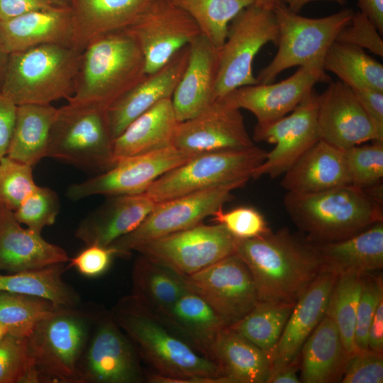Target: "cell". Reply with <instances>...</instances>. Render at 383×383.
<instances>
[{"mask_svg": "<svg viewBox=\"0 0 383 383\" xmlns=\"http://www.w3.org/2000/svg\"><path fill=\"white\" fill-rule=\"evenodd\" d=\"M294 306L258 301L250 311L228 328L258 347L271 362Z\"/></svg>", "mask_w": 383, "mask_h": 383, "instance_id": "38", "label": "cell"}, {"mask_svg": "<svg viewBox=\"0 0 383 383\" xmlns=\"http://www.w3.org/2000/svg\"><path fill=\"white\" fill-rule=\"evenodd\" d=\"M70 7L52 6L0 21V40L9 53L45 44L73 46Z\"/></svg>", "mask_w": 383, "mask_h": 383, "instance_id": "26", "label": "cell"}, {"mask_svg": "<svg viewBox=\"0 0 383 383\" xmlns=\"http://www.w3.org/2000/svg\"><path fill=\"white\" fill-rule=\"evenodd\" d=\"M363 274L355 271L338 274L326 312L335 321L350 355L355 352V330Z\"/></svg>", "mask_w": 383, "mask_h": 383, "instance_id": "39", "label": "cell"}, {"mask_svg": "<svg viewBox=\"0 0 383 383\" xmlns=\"http://www.w3.org/2000/svg\"><path fill=\"white\" fill-rule=\"evenodd\" d=\"M238 240L221 224L201 223L150 241L135 251L179 274L189 275L235 254Z\"/></svg>", "mask_w": 383, "mask_h": 383, "instance_id": "12", "label": "cell"}, {"mask_svg": "<svg viewBox=\"0 0 383 383\" xmlns=\"http://www.w3.org/2000/svg\"><path fill=\"white\" fill-rule=\"evenodd\" d=\"M57 309L43 298L0 291V323L10 335L28 337L38 321Z\"/></svg>", "mask_w": 383, "mask_h": 383, "instance_id": "41", "label": "cell"}, {"mask_svg": "<svg viewBox=\"0 0 383 383\" xmlns=\"http://www.w3.org/2000/svg\"><path fill=\"white\" fill-rule=\"evenodd\" d=\"M252 1L253 4L258 5L260 6L272 9L273 10L274 8L280 2L283 1V0H250Z\"/></svg>", "mask_w": 383, "mask_h": 383, "instance_id": "59", "label": "cell"}, {"mask_svg": "<svg viewBox=\"0 0 383 383\" xmlns=\"http://www.w3.org/2000/svg\"><path fill=\"white\" fill-rule=\"evenodd\" d=\"M138 356L111 312L101 311L79 365L81 383L143 382Z\"/></svg>", "mask_w": 383, "mask_h": 383, "instance_id": "13", "label": "cell"}, {"mask_svg": "<svg viewBox=\"0 0 383 383\" xmlns=\"http://www.w3.org/2000/svg\"><path fill=\"white\" fill-rule=\"evenodd\" d=\"M138 354L155 374L151 383H229L218 365L174 333L132 295L110 311Z\"/></svg>", "mask_w": 383, "mask_h": 383, "instance_id": "1", "label": "cell"}, {"mask_svg": "<svg viewBox=\"0 0 383 383\" xmlns=\"http://www.w3.org/2000/svg\"><path fill=\"white\" fill-rule=\"evenodd\" d=\"M17 105L0 93V159L6 155L16 118Z\"/></svg>", "mask_w": 383, "mask_h": 383, "instance_id": "52", "label": "cell"}, {"mask_svg": "<svg viewBox=\"0 0 383 383\" xmlns=\"http://www.w3.org/2000/svg\"><path fill=\"white\" fill-rule=\"evenodd\" d=\"M278 35L272 9L252 4L234 17L219 50L213 101L238 87L257 84L252 73L253 60L265 45L270 42L277 45Z\"/></svg>", "mask_w": 383, "mask_h": 383, "instance_id": "10", "label": "cell"}, {"mask_svg": "<svg viewBox=\"0 0 383 383\" xmlns=\"http://www.w3.org/2000/svg\"><path fill=\"white\" fill-rule=\"evenodd\" d=\"M179 275L186 287L204 299L228 327L259 301L250 270L235 253L192 274Z\"/></svg>", "mask_w": 383, "mask_h": 383, "instance_id": "15", "label": "cell"}, {"mask_svg": "<svg viewBox=\"0 0 383 383\" xmlns=\"http://www.w3.org/2000/svg\"><path fill=\"white\" fill-rule=\"evenodd\" d=\"M335 41L369 50L382 58V35L372 21L360 11H355L350 23L338 34Z\"/></svg>", "mask_w": 383, "mask_h": 383, "instance_id": "48", "label": "cell"}, {"mask_svg": "<svg viewBox=\"0 0 383 383\" xmlns=\"http://www.w3.org/2000/svg\"><path fill=\"white\" fill-rule=\"evenodd\" d=\"M79 223L75 237L85 245L109 246L135 230L156 204L145 193L109 196Z\"/></svg>", "mask_w": 383, "mask_h": 383, "instance_id": "24", "label": "cell"}, {"mask_svg": "<svg viewBox=\"0 0 383 383\" xmlns=\"http://www.w3.org/2000/svg\"><path fill=\"white\" fill-rule=\"evenodd\" d=\"M315 1H329L340 5L346 4V0H283L289 9L295 13H299L304 6Z\"/></svg>", "mask_w": 383, "mask_h": 383, "instance_id": "57", "label": "cell"}, {"mask_svg": "<svg viewBox=\"0 0 383 383\" xmlns=\"http://www.w3.org/2000/svg\"><path fill=\"white\" fill-rule=\"evenodd\" d=\"M57 109L52 104L18 105L6 155L33 167L47 157L50 131Z\"/></svg>", "mask_w": 383, "mask_h": 383, "instance_id": "34", "label": "cell"}, {"mask_svg": "<svg viewBox=\"0 0 383 383\" xmlns=\"http://www.w3.org/2000/svg\"><path fill=\"white\" fill-rule=\"evenodd\" d=\"M37 186L33 166L7 155L0 159V205L15 211Z\"/></svg>", "mask_w": 383, "mask_h": 383, "instance_id": "45", "label": "cell"}, {"mask_svg": "<svg viewBox=\"0 0 383 383\" xmlns=\"http://www.w3.org/2000/svg\"><path fill=\"white\" fill-rule=\"evenodd\" d=\"M267 152L255 145L199 154L160 177L145 193L157 203L219 186L245 185Z\"/></svg>", "mask_w": 383, "mask_h": 383, "instance_id": "9", "label": "cell"}, {"mask_svg": "<svg viewBox=\"0 0 383 383\" xmlns=\"http://www.w3.org/2000/svg\"><path fill=\"white\" fill-rule=\"evenodd\" d=\"M320 140L345 150L368 141H383V132L374 125L353 89L338 80L329 82L317 97Z\"/></svg>", "mask_w": 383, "mask_h": 383, "instance_id": "20", "label": "cell"}, {"mask_svg": "<svg viewBox=\"0 0 383 383\" xmlns=\"http://www.w3.org/2000/svg\"><path fill=\"white\" fill-rule=\"evenodd\" d=\"M323 68L350 88L383 91L382 64L358 47L335 40L325 55Z\"/></svg>", "mask_w": 383, "mask_h": 383, "instance_id": "37", "label": "cell"}, {"mask_svg": "<svg viewBox=\"0 0 383 383\" xmlns=\"http://www.w3.org/2000/svg\"><path fill=\"white\" fill-rule=\"evenodd\" d=\"M54 6L49 0H0V21Z\"/></svg>", "mask_w": 383, "mask_h": 383, "instance_id": "53", "label": "cell"}, {"mask_svg": "<svg viewBox=\"0 0 383 383\" xmlns=\"http://www.w3.org/2000/svg\"><path fill=\"white\" fill-rule=\"evenodd\" d=\"M27 337L7 334L0 340V383H40Z\"/></svg>", "mask_w": 383, "mask_h": 383, "instance_id": "42", "label": "cell"}, {"mask_svg": "<svg viewBox=\"0 0 383 383\" xmlns=\"http://www.w3.org/2000/svg\"><path fill=\"white\" fill-rule=\"evenodd\" d=\"M9 334V330L7 327L0 323V340Z\"/></svg>", "mask_w": 383, "mask_h": 383, "instance_id": "61", "label": "cell"}, {"mask_svg": "<svg viewBox=\"0 0 383 383\" xmlns=\"http://www.w3.org/2000/svg\"><path fill=\"white\" fill-rule=\"evenodd\" d=\"M350 356L335 321L326 313L299 353V382H340Z\"/></svg>", "mask_w": 383, "mask_h": 383, "instance_id": "29", "label": "cell"}, {"mask_svg": "<svg viewBox=\"0 0 383 383\" xmlns=\"http://www.w3.org/2000/svg\"><path fill=\"white\" fill-rule=\"evenodd\" d=\"M146 74L143 52L128 31L104 35L82 51L74 91L67 101L107 110Z\"/></svg>", "mask_w": 383, "mask_h": 383, "instance_id": "3", "label": "cell"}, {"mask_svg": "<svg viewBox=\"0 0 383 383\" xmlns=\"http://www.w3.org/2000/svg\"><path fill=\"white\" fill-rule=\"evenodd\" d=\"M66 269L65 263H58L18 272H0V291L43 298L57 308L78 306L79 294L62 278Z\"/></svg>", "mask_w": 383, "mask_h": 383, "instance_id": "35", "label": "cell"}, {"mask_svg": "<svg viewBox=\"0 0 383 383\" xmlns=\"http://www.w3.org/2000/svg\"><path fill=\"white\" fill-rule=\"evenodd\" d=\"M101 311L58 308L27 337L40 382L81 383L79 365Z\"/></svg>", "mask_w": 383, "mask_h": 383, "instance_id": "6", "label": "cell"}, {"mask_svg": "<svg viewBox=\"0 0 383 383\" xmlns=\"http://www.w3.org/2000/svg\"><path fill=\"white\" fill-rule=\"evenodd\" d=\"M235 254L250 270L259 301L294 304L323 271L316 244L285 228L239 239Z\"/></svg>", "mask_w": 383, "mask_h": 383, "instance_id": "2", "label": "cell"}, {"mask_svg": "<svg viewBox=\"0 0 383 383\" xmlns=\"http://www.w3.org/2000/svg\"><path fill=\"white\" fill-rule=\"evenodd\" d=\"M115 256L116 252L110 246L86 245L75 256L69 258L67 268L74 267L87 277H97L107 271Z\"/></svg>", "mask_w": 383, "mask_h": 383, "instance_id": "50", "label": "cell"}, {"mask_svg": "<svg viewBox=\"0 0 383 383\" xmlns=\"http://www.w3.org/2000/svg\"><path fill=\"white\" fill-rule=\"evenodd\" d=\"M152 312L207 357L217 333L228 327L204 299L187 288L170 307Z\"/></svg>", "mask_w": 383, "mask_h": 383, "instance_id": "30", "label": "cell"}, {"mask_svg": "<svg viewBox=\"0 0 383 383\" xmlns=\"http://www.w3.org/2000/svg\"><path fill=\"white\" fill-rule=\"evenodd\" d=\"M382 299H383L382 277L370 276L369 273L364 274L355 330V352L368 349L369 328L376 309Z\"/></svg>", "mask_w": 383, "mask_h": 383, "instance_id": "47", "label": "cell"}, {"mask_svg": "<svg viewBox=\"0 0 383 383\" xmlns=\"http://www.w3.org/2000/svg\"><path fill=\"white\" fill-rule=\"evenodd\" d=\"M113 140L106 109L67 103L57 109L47 157L101 173L115 165Z\"/></svg>", "mask_w": 383, "mask_h": 383, "instance_id": "7", "label": "cell"}, {"mask_svg": "<svg viewBox=\"0 0 383 383\" xmlns=\"http://www.w3.org/2000/svg\"><path fill=\"white\" fill-rule=\"evenodd\" d=\"M189 46L187 67L172 96L178 122L193 118L213 101L218 68L220 48L203 34Z\"/></svg>", "mask_w": 383, "mask_h": 383, "instance_id": "23", "label": "cell"}, {"mask_svg": "<svg viewBox=\"0 0 383 383\" xmlns=\"http://www.w3.org/2000/svg\"><path fill=\"white\" fill-rule=\"evenodd\" d=\"M126 30L140 46L147 74L160 69L201 34L194 19L170 0H152Z\"/></svg>", "mask_w": 383, "mask_h": 383, "instance_id": "17", "label": "cell"}, {"mask_svg": "<svg viewBox=\"0 0 383 383\" xmlns=\"http://www.w3.org/2000/svg\"><path fill=\"white\" fill-rule=\"evenodd\" d=\"M177 123L172 98L160 101L135 118L114 139L115 164L126 157L172 146Z\"/></svg>", "mask_w": 383, "mask_h": 383, "instance_id": "32", "label": "cell"}, {"mask_svg": "<svg viewBox=\"0 0 383 383\" xmlns=\"http://www.w3.org/2000/svg\"><path fill=\"white\" fill-rule=\"evenodd\" d=\"M188 13L196 23L201 34L216 47L223 44L231 21L250 0H170Z\"/></svg>", "mask_w": 383, "mask_h": 383, "instance_id": "40", "label": "cell"}, {"mask_svg": "<svg viewBox=\"0 0 383 383\" xmlns=\"http://www.w3.org/2000/svg\"><path fill=\"white\" fill-rule=\"evenodd\" d=\"M350 184L365 189L383 177V141L358 145L344 150Z\"/></svg>", "mask_w": 383, "mask_h": 383, "instance_id": "43", "label": "cell"}, {"mask_svg": "<svg viewBox=\"0 0 383 383\" xmlns=\"http://www.w3.org/2000/svg\"><path fill=\"white\" fill-rule=\"evenodd\" d=\"M243 186L226 184L157 202L135 230L109 246L116 256L125 257L145 243L201 223L233 198V190Z\"/></svg>", "mask_w": 383, "mask_h": 383, "instance_id": "11", "label": "cell"}, {"mask_svg": "<svg viewBox=\"0 0 383 383\" xmlns=\"http://www.w3.org/2000/svg\"><path fill=\"white\" fill-rule=\"evenodd\" d=\"M60 211L57 193L47 187L37 186L13 211L16 220L38 233L53 225Z\"/></svg>", "mask_w": 383, "mask_h": 383, "instance_id": "44", "label": "cell"}, {"mask_svg": "<svg viewBox=\"0 0 383 383\" xmlns=\"http://www.w3.org/2000/svg\"><path fill=\"white\" fill-rule=\"evenodd\" d=\"M53 5L61 7H70V0H49Z\"/></svg>", "mask_w": 383, "mask_h": 383, "instance_id": "60", "label": "cell"}, {"mask_svg": "<svg viewBox=\"0 0 383 383\" xmlns=\"http://www.w3.org/2000/svg\"><path fill=\"white\" fill-rule=\"evenodd\" d=\"M299 360L271 370L267 383H299Z\"/></svg>", "mask_w": 383, "mask_h": 383, "instance_id": "55", "label": "cell"}, {"mask_svg": "<svg viewBox=\"0 0 383 383\" xmlns=\"http://www.w3.org/2000/svg\"><path fill=\"white\" fill-rule=\"evenodd\" d=\"M82 51L45 44L9 54L0 93L15 104H52L74 91Z\"/></svg>", "mask_w": 383, "mask_h": 383, "instance_id": "5", "label": "cell"}, {"mask_svg": "<svg viewBox=\"0 0 383 383\" xmlns=\"http://www.w3.org/2000/svg\"><path fill=\"white\" fill-rule=\"evenodd\" d=\"M368 350L383 352V299L379 303L369 328Z\"/></svg>", "mask_w": 383, "mask_h": 383, "instance_id": "54", "label": "cell"}, {"mask_svg": "<svg viewBox=\"0 0 383 383\" xmlns=\"http://www.w3.org/2000/svg\"><path fill=\"white\" fill-rule=\"evenodd\" d=\"M132 296L152 311L170 307L186 290L181 276L140 255L132 272Z\"/></svg>", "mask_w": 383, "mask_h": 383, "instance_id": "36", "label": "cell"}, {"mask_svg": "<svg viewBox=\"0 0 383 383\" xmlns=\"http://www.w3.org/2000/svg\"><path fill=\"white\" fill-rule=\"evenodd\" d=\"M283 204L296 227L315 244L341 240L383 221L382 205L353 185L313 193L287 192Z\"/></svg>", "mask_w": 383, "mask_h": 383, "instance_id": "4", "label": "cell"}, {"mask_svg": "<svg viewBox=\"0 0 383 383\" xmlns=\"http://www.w3.org/2000/svg\"><path fill=\"white\" fill-rule=\"evenodd\" d=\"M340 382L382 383V353L368 349L355 352L349 359Z\"/></svg>", "mask_w": 383, "mask_h": 383, "instance_id": "49", "label": "cell"}, {"mask_svg": "<svg viewBox=\"0 0 383 383\" xmlns=\"http://www.w3.org/2000/svg\"><path fill=\"white\" fill-rule=\"evenodd\" d=\"M337 276L323 270L296 300L272 354V369L299 360L304 343L326 314Z\"/></svg>", "mask_w": 383, "mask_h": 383, "instance_id": "22", "label": "cell"}, {"mask_svg": "<svg viewBox=\"0 0 383 383\" xmlns=\"http://www.w3.org/2000/svg\"><path fill=\"white\" fill-rule=\"evenodd\" d=\"M194 156L170 146L126 157L105 172L70 185L67 195L70 199L78 201L93 195L111 196L145 193L157 179Z\"/></svg>", "mask_w": 383, "mask_h": 383, "instance_id": "16", "label": "cell"}, {"mask_svg": "<svg viewBox=\"0 0 383 383\" xmlns=\"http://www.w3.org/2000/svg\"><path fill=\"white\" fill-rule=\"evenodd\" d=\"M351 185L344 150L319 140L283 174L281 186L291 193H313Z\"/></svg>", "mask_w": 383, "mask_h": 383, "instance_id": "27", "label": "cell"}, {"mask_svg": "<svg viewBox=\"0 0 383 383\" xmlns=\"http://www.w3.org/2000/svg\"><path fill=\"white\" fill-rule=\"evenodd\" d=\"M278 26L277 52L257 76V84L274 82L284 70L323 61L339 32L352 19L354 11L346 9L321 18L304 17L282 1L273 9Z\"/></svg>", "mask_w": 383, "mask_h": 383, "instance_id": "8", "label": "cell"}, {"mask_svg": "<svg viewBox=\"0 0 383 383\" xmlns=\"http://www.w3.org/2000/svg\"><path fill=\"white\" fill-rule=\"evenodd\" d=\"M351 89L376 127L383 132V91L367 87Z\"/></svg>", "mask_w": 383, "mask_h": 383, "instance_id": "51", "label": "cell"}, {"mask_svg": "<svg viewBox=\"0 0 383 383\" xmlns=\"http://www.w3.org/2000/svg\"><path fill=\"white\" fill-rule=\"evenodd\" d=\"M317 61L299 67L288 78L277 83L255 84L238 87L222 99L228 104L250 111L258 124L276 121L292 112L318 82H331Z\"/></svg>", "mask_w": 383, "mask_h": 383, "instance_id": "19", "label": "cell"}, {"mask_svg": "<svg viewBox=\"0 0 383 383\" xmlns=\"http://www.w3.org/2000/svg\"><path fill=\"white\" fill-rule=\"evenodd\" d=\"M318 94L313 89L289 113L254 128L252 140L274 144L251 178L283 175L295 162L320 140L317 118Z\"/></svg>", "mask_w": 383, "mask_h": 383, "instance_id": "14", "label": "cell"}, {"mask_svg": "<svg viewBox=\"0 0 383 383\" xmlns=\"http://www.w3.org/2000/svg\"><path fill=\"white\" fill-rule=\"evenodd\" d=\"M152 0H70L73 46L82 51L96 38L130 27Z\"/></svg>", "mask_w": 383, "mask_h": 383, "instance_id": "28", "label": "cell"}, {"mask_svg": "<svg viewBox=\"0 0 383 383\" xmlns=\"http://www.w3.org/2000/svg\"><path fill=\"white\" fill-rule=\"evenodd\" d=\"M357 6L359 11L372 21L382 35L383 0H357Z\"/></svg>", "mask_w": 383, "mask_h": 383, "instance_id": "56", "label": "cell"}, {"mask_svg": "<svg viewBox=\"0 0 383 383\" xmlns=\"http://www.w3.org/2000/svg\"><path fill=\"white\" fill-rule=\"evenodd\" d=\"M211 217L216 223L223 225L238 239L257 238L271 231L262 214L250 206L236 207L227 211L221 208Z\"/></svg>", "mask_w": 383, "mask_h": 383, "instance_id": "46", "label": "cell"}, {"mask_svg": "<svg viewBox=\"0 0 383 383\" xmlns=\"http://www.w3.org/2000/svg\"><path fill=\"white\" fill-rule=\"evenodd\" d=\"M9 54L5 50L0 40V91L6 73Z\"/></svg>", "mask_w": 383, "mask_h": 383, "instance_id": "58", "label": "cell"}, {"mask_svg": "<svg viewBox=\"0 0 383 383\" xmlns=\"http://www.w3.org/2000/svg\"><path fill=\"white\" fill-rule=\"evenodd\" d=\"M172 145L196 155L245 149L255 143L246 130L240 109L216 99L193 118L178 122Z\"/></svg>", "mask_w": 383, "mask_h": 383, "instance_id": "18", "label": "cell"}, {"mask_svg": "<svg viewBox=\"0 0 383 383\" xmlns=\"http://www.w3.org/2000/svg\"><path fill=\"white\" fill-rule=\"evenodd\" d=\"M67 252L44 239L41 233L23 228L13 211L0 205V272L7 273L66 263Z\"/></svg>", "mask_w": 383, "mask_h": 383, "instance_id": "25", "label": "cell"}, {"mask_svg": "<svg viewBox=\"0 0 383 383\" xmlns=\"http://www.w3.org/2000/svg\"><path fill=\"white\" fill-rule=\"evenodd\" d=\"M189 57L187 45L179 50L163 67L146 74L109 107L107 116L114 139L157 102L172 98L185 71Z\"/></svg>", "mask_w": 383, "mask_h": 383, "instance_id": "21", "label": "cell"}, {"mask_svg": "<svg viewBox=\"0 0 383 383\" xmlns=\"http://www.w3.org/2000/svg\"><path fill=\"white\" fill-rule=\"evenodd\" d=\"M316 245L323 260V270L336 274L379 270L383 267V221L348 238Z\"/></svg>", "mask_w": 383, "mask_h": 383, "instance_id": "33", "label": "cell"}, {"mask_svg": "<svg viewBox=\"0 0 383 383\" xmlns=\"http://www.w3.org/2000/svg\"><path fill=\"white\" fill-rule=\"evenodd\" d=\"M229 383H267L272 365L267 355L228 327L221 330L208 351Z\"/></svg>", "mask_w": 383, "mask_h": 383, "instance_id": "31", "label": "cell"}]
</instances>
